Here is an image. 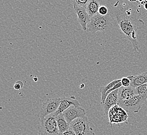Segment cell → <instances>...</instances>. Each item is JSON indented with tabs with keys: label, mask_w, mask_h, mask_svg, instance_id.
<instances>
[{
	"label": "cell",
	"mask_w": 147,
	"mask_h": 135,
	"mask_svg": "<svg viewBox=\"0 0 147 135\" xmlns=\"http://www.w3.org/2000/svg\"><path fill=\"white\" fill-rule=\"evenodd\" d=\"M116 20L121 31L133 44L135 51L139 52L138 42L137 40L138 27L135 22L127 13V11L119 10L115 13Z\"/></svg>",
	"instance_id": "cell-1"
},
{
	"label": "cell",
	"mask_w": 147,
	"mask_h": 135,
	"mask_svg": "<svg viewBox=\"0 0 147 135\" xmlns=\"http://www.w3.org/2000/svg\"><path fill=\"white\" fill-rule=\"evenodd\" d=\"M113 26L110 15L108 14L106 16H102L98 13L93 17L87 25V30L92 33L98 31L107 32L109 31Z\"/></svg>",
	"instance_id": "cell-2"
},
{
	"label": "cell",
	"mask_w": 147,
	"mask_h": 135,
	"mask_svg": "<svg viewBox=\"0 0 147 135\" xmlns=\"http://www.w3.org/2000/svg\"><path fill=\"white\" fill-rule=\"evenodd\" d=\"M57 117L54 113L40 120L38 131L49 135H59V130L57 126Z\"/></svg>",
	"instance_id": "cell-3"
},
{
	"label": "cell",
	"mask_w": 147,
	"mask_h": 135,
	"mask_svg": "<svg viewBox=\"0 0 147 135\" xmlns=\"http://www.w3.org/2000/svg\"><path fill=\"white\" fill-rule=\"evenodd\" d=\"M147 99L136 95L123 101H119L118 105L127 112H138Z\"/></svg>",
	"instance_id": "cell-4"
},
{
	"label": "cell",
	"mask_w": 147,
	"mask_h": 135,
	"mask_svg": "<svg viewBox=\"0 0 147 135\" xmlns=\"http://www.w3.org/2000/svg\"><path fill=\"white\" fill-rule=\"evenodd\" d=\"M70 128L77 135H95L90 126L87 116L75 120L70 124Z\"/></svg>",
	"instance_id": "cell-5"
},
{
	"label": "cell",
	"mask_w": 147,
	"mask_h": 135,
	"mask_svg": "<svg viewBox=\"0 0 147 135\" xmlns=\"http://www.w3.org/2000/svg\"><path fill=\"white\" fill-rule=\"evenodd\" d=\"M61 102V98H57L49 99L44 102L38 114L40 120L55 112L59 109Z\"/></svg>",
	"instance_id": "cell-6"
},
{
	"label": "cell",
	"mask_w": 147,
	"mask_h": 135,
	"mask_svg": "<svg viewBox=\"0 0 147 135\" xmlns=\"http://www.w3.org/2000/svg\"><path fill=\"white\" fill-rule=\"evenodd\" d=\"M63 114L65 120L70 124L73 121L77 118L86 116V112L85 109L80 106L77 107L75 106H71L67 110H65L63 113Z\"/></svg>",
	"instance_id": "cell-7"
},
{
	"label": "cell",
	"mask_w": 147,
	"mask_h": 135,
	"mask_svg": "<svg viewBox=\"0 0 147 135\" xmlns=\"http://www.w3.org/2000/svg\"><path fill=\"white\" fill-rule=\"evenodd\" d=\"M71 106L80 107V104L74 96H71L69 97H63L61 98V102L59 109L55 112L54 113V115L57 116L60 114L64 112L65 110H67Z\"/></svg>",
	"instance_id": "cell-8"
},
{
	"label": "cell",
	"mask_w": 147,
	"mask_h": 135,
	"mask_svg": "<svg viewBox=\"0 0 147 135\" xmlns=\"http://www.w3.org/2000/svg\"><path fill=\"white\" fill-rule=\"evenodd\" d=\"M119 90H116L111 93L107 97L105 102L102 104L103 110L105 116L109 114V111L112 107L117 105L119 103Z\"/></svg>",
	"instance_id": "cell-9"
},
{
	"label": "cell",
	"mask_w": 147,
	"mask_h": 135,
	"mask_svg": "<svg viewBox=\"0 0 147 135\" xmlns=\"http://www.w3.org/2000/svg\"><path fill=\"white\" fill-rule=\"evenodd\" d=\"M74 9L76 11L78 20L84 31L87 30V25L90 20L91 17L88 15L85 8L73 5Z\"/></svg>",
	"instance_id": "cell-10"
},
{
	"label": "cell",
	"mask_w": 147,
	"mask_h": 135,
	"mask_svg": "<svg viewBox=\"0 0 147 135\" xmlns=\"http://www.w3.org/2000/svg\"><path fill=\"white\" fill-rule=\"evenodd\" d=\"M130 80V86L136 88L140 85L147 83V72L137 76H129L127 77Z\"/></svg>",
	"instance_id": "cell-11"
},
{
	"label": "cell",
	"mask_w": 147,
	"mask_h": 135,
	"mask_svg": "<svg viewBox=\"0 0 147 135\" xmlns=\"http://www.w3.org/2000/svg\"><path fill=\"white\" fill-rule=\"evenodd\" d=\"M136 95L137 93L135 88H133L131 86L127 87L122 86L119 88V101L126 100Z\"/></svg>",
	"instance_id": "cell-12"
},
{
	"label": "cell",
	"mask_w": 147,
	"mask_h": 135,
	"mask_svg": "<svg viewBox=\"0 0 147 135\" xmlns=\"http://www.w3.org/2000/svg\"><path fill=\"white\" fill-rule=\"evenodd\" d=\"M100 7V3L98 1L89 0L88 1L86 9L89 16L92 17L98 13Z\"/></svg>",
	"instance_id": "cell-13"
},
{
	"label": "cell",
	"mask_w": 147,
	"mask_h": 135,
	"mask_svg": "<svg viewBox=\"0 0 147 135\" xmlns=\"http://www.w3.org/2000/svg\"><path fill=\"white\" fill-rule=\"evenodd\" d=\"M57 120L59 133L65 132L70 128V124L65 120L63 113L57 116Z\"/></svg>",
	"instance_id": "cell-14"
},
{
	"label": "cell",
	"mask_w": 147,
	"mask_h": 135,
	"mask_svg": "<svg viewBox=\"0 0 147 135\" xmlns=\"http://www.w3.org/2000/svg\"><path fill=\"white\" fill-rule=\"evenodd\" d=\"M121 82V79L115 80L112 82L109 83L108 85L100 87V93H101V104H102L105 102V96L108 90H110L112 88L114 87L117 84H118L119 83Z\"/></svg>",
	"instance_id": "cell-15"
},
{
	"label": "cell",
	"mask_w": 147,
	"mask_h": 135,
	"mask_svg": "<svg viewBox=\"0 0 147 135\" xmlns=\"http://www.w3.org/2000/svg\"><path fill=\"white\" fill-rule=\"evenodd\" d=\"M135 90L137 95L142 96L147 99V83L136 87Z\"/></svg>",
	"instance_id": "cell-16"
},
{
	"label": "cell",
	"mask_w": 147,
	"mask_h": 135,
	"mask_svg": "<svg viewBox=\"0 0 147 135\" xmlns=\"http://www.w3.org/2000/svg\"><path fill=\"white\" fill-rule=\"evenodd\" d=\"M88 2V0H84V1H81V0L77 1L76 0V1H74L73 3V5H75L78 7H84L86 9Z\"/></svg>",
	"instance_id": "cell-17"
},
{
	"label": "cell",
	"mask_w": 147,
	"mask_h": 135,
	"mask_svg": "<svg viewBox=\"0 0 147 135\" xmlns=\"http://www.w3.org/2000/svg\"><path fill=\"white\" fill-rule=\"evenodd\" d=\"M121 83H122V86L125 87H129L130 86V80L129 79L127 78H123L121 79Z\"/></svg>",
	"instance_id": "cell-18"
},
{
	"label": "cell",
	"mask_w": 147,
	"mask_h": 135,
	"mask_svg": "<svg viewBox=\"0 0 147 135\" xmlns=\"http://www.w3.org/2000/svg\"><path fill=\"white\" fill-rule=\"evenodd\" d=\"M98 13L102 16H106L108 14V9L105 6H101L99 8Z\"/></svg>",
	"instance_id": "cell-19"
},
{
	"label": "cell",
	"mask_w": 147,
	"mask_h": 135,
	"mask_svg": "<svg viewBox=\"0 0 147 135\" xmlns=\"http://www.w3.org/2000/svg\"><path fill=\"white\" fill-rule=\"evenodd\" d=\"M23 86V83L22 82H17L15 84L14 87L15 90H20Z\"/></svg>",
	"instance_id": "cell-20"
},
{
	"label": "cell",
	"mask_w": 147,
	"mask_h": 135,
	"mask_svg": "<svg viewBox=\"0 0 147 135\" xmlns=\"http://www.w3.org/2000/svg\"><path fill=\"white\" fill-rule=\"evenodd\" d=\"M59 135H77L71 128L63 133H59Z\"/></svg>",
	"instance_id": "cell-21"
},
{
	"label": "cell",
	"mask_w": 147,
	"mask_h": 135,
	"mask_svg": "<svg viewBox=\"0 0 147 135\" xmlns=\"http://www.w3.org/2000/svg\"><path fill=\"white\" fill-rule=\"evenodd\" d=\"M38 135H49L48 134H45V132H39L38 131Z\"/></svg>",
	"instance_id": "cell-22"
},
{
	"label": "cell",
	"mask_w": 147,
	"mask_h": 135,
	"mask_svg": "<svg viewBox=\"0 0 147 135\" xmlns=\"http://www.w3.org/2000/svg\"><path fill=\"white\" fill-rule=\"evenodd\" d=\"M144 8L145 9L147 10V3L144 4Z\"/></svg>",
	"instance_id": "cell-23"
},
{
	"label": "cell",
	"mask_w": 147,
	"mask_h": 135,
	"mask_svg": "<svg viewBox=\"0 0 147 135\" xmlns=\"http://www.w3.org/2000/svg\"><path fill=\"white\" fill-rule=\"evenodd\" d=\"M21 135L19 134H17V133H13V134H11V135Z\"/></svg>",
	"instance_id": "cell-24"
},
{
	"label": "cell",
	"mask_w": 147,
	"mask_h": 135,
	"mask_svg": "<svg viewBox=\"0 0 147 135\" xmlns=\"http://www.w3.org/2000/svg\"><path fill=\"white\" fill-rule=\"evenodd\" d=\"M34 81H37L38 80V78H36V77H35V78H34Z\"/></svg>",
	"instance_id": "cell-25"
}]
</instances>
